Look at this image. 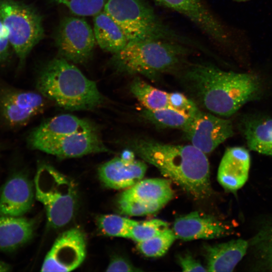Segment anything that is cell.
<instances>
[{
    "label": "cell",
    "instance_id": "cell-1",
    "mask_svg": "<svg viewBox=\"0 0 272 272\" xmlns=\"http://www.w3.org/2000/svg\"><path fill=\"white\" fill-rule=\"evenodd\" d=\"M182 80L196 105L222 116L236 112L261 89L256 75L224 71L208 62L187 66Z\"/></svg>",
    "mask_w": 272,
    "mask_h": 272
},
{
    "label": "cell",
    "instance_id": "cell-2",
    "mask_svg": "<svg viewBox=\"0 0 272 272\" xmlns=\"http://www.w3.org/2000/svg\"><path fill=\"white\" fill-rule=\"evenodd\" d=\"M132 148L144 161L156 167L192 197L202 199L211 195L208 158L192 145H173L144 139L134 141Z\"/></svg>",
    "mask_w": 272,
    "mask_h": 272
},
{
    "label": "cell",
    "instance_id": "cell-3",
    "mask_svg": "<svg viewBox=\"0 0 272 272\" xmlns=\"http://www.w3.org/2000/svg\"><path fill=\"white\" fill-rule=\"evenodd\" d=\"M36 87L43 96L71 110L93 109L105 100L95 82L62 57L43 65L38 72Z\"/></svg>",
    "mask_w": 272,
    "mask_h": 272
},
{
    "label": "cell",
    "instance_id": "cell-4",
    "mask_svg": "<svg viewBox=\"0 0 272 272\" xmlns=\"http://www.w3.org/2000/svg\"><path fill=\"white\" fill-rule=\"evenodd\" d=\"M189 45L173 41H128L113 54V66L119 72L153 79L181 66L191 53Z\"/></svg>",
    "mask_w": 272,
    "mask_h": 272
},
{
    "label": "cell",
    "instance_id": "cell-5",
    "mask_svg": "<svg viewBox=\"0 0 272 272\" xmlns=\"http://www.w3.org/2000/svg\"><path fill=\"white\" fill-rule=\"evenodd\" d=\"M103 11L118 25L128 41L164 40L189 46L193 44L167 26L145 0H107Z\"/></svg>",
    "mask_w": 272,
    "mask_h": 272
},
{
    "label": "cell",
    "instance_id": "cell-6",
    "mask_svg": "<svg viewBox=\"0 0 272 272\" xmlns=\"http://www.w3.org/2000/svg\"><path fill=\"white\" fill-rule=\"evenodd\" d=\"M0 18L21 67L44 36L42 16L34 7L22 1L0 0Z\"/></svg>",
    "mask_w": 272,
    "mask_h": 272
},
{
    "label": "cell",
    "instance_id": "cell-7",
    "mask_svg": "<svg viewBox=\"0 0 272 272\" xmlns=\"http://www.w3.org/2000/svg\"><path fill=\"white\" fill-rule=\"evenodd\" d=\"M35 196L44 206L49 225L59 228L72 219L77 203L74 185L53 167L42 164L35 177Z\"/></svg>",
    "mask_w": 272,
    "mask_h": 272
},
{
    "label": "cell",
    "instance_id": "cell-8",
    "mask_svg": "<svg viewBox=\"0 0 272 272\" xmlns=\"http://www.w3.org/2000/svg\"><path fill=\"white\" fill-rule=\"evenodd\" d=\"M54 39L61 57L77 64L90 60L96 42L94 31L87 22L75 17H66L61 20Z\"/></svg>",
    "mask_w": 272,
    "mask_h": 272
},
{
    "label": "cell",
    "instance_id": "cell-9",
    "mask_svg": "<svg viewBox=\"0 0 272 272\" xmlns=\"http://www.w3.org/2000/svg\"><path fill=\"white\" fill-rule=\"evenodd\" d=\"M86 255L83 232L73 228L62 233L55 240L43 262L41 271H70L78 268Z\"/></svg>",
    "mask_w": 272,
    "mask_h": 272
},
{
    "label": "cell",
    "instance_id": "cell-10",
    "mask_svg": "<svg viewBox=\"0 0 272 272\" xmlns=\"http://www.w3.org/2000/svg\"><path fill=\"white\" fill-rule=\"evenodd\" d=\"M160 5L184 16L217 44L228 46L231 38L226 26L203 0H154Z\"/></svg>",
    "mask_w": 272,
    "mask_h": 272
},
{
    "label": "cell",
    "instance_id": "cell-11",
    "mask_svg": "<svg viewBox=\"0 0 272 272\" xmlns=\"http://www.w3.org/2000/svg\"><path fill=\"white\" fill-rule=\"evenodd\" d=\"M184 131L191 145L206 154L234 134L231 121L200 110Z\"/></svg>",
    "mask_w": 272,
    "mask_h": 272
},
{
    "label": "cell",
    "instance_id": "cell-12",
    "mask_svg": "<svg viewBox=\"0 0 272 272\" xmlns=\"http://www.w3.org/2000/svg\"><path fill=\"white\" fill-rule=\"evenodd\" d=\"M29 146L33 149L63 158L109 151L97 128L75 132L57 139L37 142Z\"/></svg>",
    "mask_w": 272,
    "mask_h": 272
},
{
    "label": "cell",
    "instance_id": "cell-13",
    "mask_svg": "<svg viewBox=\"0 0 272 272\" xmlns=\"http://www.w3.org/2000/svg\"><path fill=\"white\" fill-rule=\"evenodd\" d=\"M44 106V99L39 93L10 88L0 90V114L10 127L25 124L41 111Z\"/></svg>",
    "mask_w": 272,
    "mask_h": 272
},
{
    "label": "cell",
    "instance_id": "cell-14",
    "mask_svg": "<svg viewBox=\"0 0 272 272\" xmlns=\"http://www.w3.org/2000/svg\"><path fill=\"white\" fill-rule=\"evenodd\" d=\"M172 230L176 239L184 241L217 238L230 232L228 227L221 221L198 212L177 218Z\"/></svg>",
    "mask_w": 272,
    "mask_h": 272
},
{
    "label": "cell",
    "instance_id": "cell-15",
    "mask_svg": "<svg viewBox=\"0 0 272 272\" xmlns=\"http://www.w3.org/2000/svg\"><path fill=\"white\" fill-rule=\"evenodd\" d=\"M147 169V165L142 161H126L119 157L101 165L98 175L103 185L108 188L127 189L143 179Z\"/></svg>",
    "mask_w": 272,
    "mask_h": 272
},
{
    "label": "cell",
    "instance_id": "cell-16",
    "mask_svg": "<svg viewBox=\"0 0 272 272\" xmlns=\"http://www.w3.org/2000/svg\"><path fill=\"white\" fill-rule=\"evenodd\" d=\"M34 192L30 180L16 174L4 185L0 194V216L22 217L31 208Z\"/></svg>",
    "mask_w": 272,
    "mask_h": 272
},
{
    "label": "cell",
    "instance_id": "cell-17",
    "mask_svg": "<svg viewBox=\"0 0 272 272\" xmlns=\"http://www.w3.org/2000/svg\"><path fill=\"white\" fill-rule=\"evenodd\" d=\"M250 166L249 152L241 147L227 149L218 171V180L225 189L235 191L241 188L248 178Z\"/></svg>",
    "mask_w": 272,
    "mask_h": 272
},
{
    "label": "cell",
    "instance_id": "cell-18",
    "mask_svg": "<svg viewBox=\"0 0 272 272\" xmlns=\"http://www.w3.org/2000/svg\"><path fill=\"white\" fill-rule=\"evenodd\" d=\"M88 120L70 114L54 117L41 123L32 130L28 137V144L57 139L79 131L96 129Z\"/></svg>",
    "mask_w": 272,
    "mask_h": 272
},
{
    "label": "cell",
    "instance_id": "cell-19",
    "mask_svg": "<svg viewBox=\"0 0 272 272\" xmlns=\"http://www.w3.org/2000/svg\"><path fill=\"white\" fill-rule=\"evenodd\" d=\"M248 241L231 240L205 248L208 271H232L246 253Z\"/></svg>",
    "mask_w": 272,
    "mask_h": 272
},
{
    "label": "cell",
    "instance_id": "cell-20",
    "mask_svg": "<svg viewBox=\"0 0 272 272\" xmlns=\"http://www.w3.org/2000/svg\"><path fill=\"white\" fill-rule=\"evenodd\" d=\"M35 224L22 217L0 216V250H15L32 237Z\"/></svg>",
    "mask_w": 272,
    "mask_h": 272
},
{
    "label": "cell",
    "instance_id": "cell-21",
    "mask_svg": "<svg viewBox=\"0 0 272 272\" xmlns=\"http://www.w3.org/2000/svg\"><path fill=\"white\" fill-rule=\"evenodd\" d=\"M173 195L170 180L150 178L141 180L126 189L119 198L146 202L167 203Z\"/></svg>",
    "mask_w": 272,
    "mask_h": 272
},
{
    "label": "cell",
    "instance_id": "cell-22",
    "mask_svg": "<svg viewBox=\"0 0 272 272\" xmlns=\"http://www.w3.org/2000/svg\"><path fill=\"white\" fill-rule=\"evenodd\" d=\"M94 16L93 31L100 47L113 54L122 49L128 40L118 25L104 11Z\"/></svg>",
    "mask_w": 272,
    "mask_h": 272
},
{
    "label": "cell",
    "instance_id": "cell-23",
    "mask_svg": "<svg viewBox=\"0 0 272 272\" xmlns=\"http://www.w3.org/2000/svg\"><path fill=\"white\" fill-rule=\"evenodd\" d=\"M244 134L250 150L272 156V118L249 122Z\"/></svg>",
    "mask_w": 272,
    "mask_h": 272
},
{
    "label": "cell",
    "instance_id": "cell-24",
    "mask_svg": "<svg viewBox=\"0 0 272 272\" xmlns=\"http://www.w3.org/2000/svg\"><path fill=\"white\" fill-rule=\"evenodd\" d=\"M130 91L145 109L153 110L170 108L169 93L158 89L139 78L132 82Z\"/></svg>",
    "mask_w": 272,
    "mask_h": 272
},
{
    "label": "cell",
    "instance_id": "cell-25",
    "mask_svg": "<svg viewBox=\"0 0 272 272\" xmlns=\"http://www.w3.org/2000/svg\"><path fill=\"white\" fill-rule=\"evenodd\" d=\"M145 117L154 124L163 127L186 130L193 117L171 108L157 110L145 109Z\"/></svg>",
    "mask_w": 272,
    "mask_h": 272
},
{
    "label": "cell",
    "instance_id": "cell-26",
    "mask_svg": "<svg viewBox=\"0 0 272 272\" xmlns=\"http://www.w3.org/2000/svg\"><path fill=\"white\" fill-rule=\"evenodd\" d=\"M176 239L173 230L168 228L151 238L138 242L137 248L146 256L158 257L167 252Z\"/></svg>",
    "mask_w": 272,
    "mask_h": 272
},
{
    "label": "cell",
    "instance_id": "cell-27",
    "mask_svg": "<svg viewBox=\"0 0 272 272\" xmlns=\"http://www.w3.org/2000/svg\"><path fill=\"white\" fill-rule=\"evenodd\" d=\"M134 220L114 214L103 215L97 219L100 232L110 237L128 238Z\"/></svg>",
    "mask_w": 272,
    "mask_h": 272
},
{
    "label": "cell",
    "instance_id": "cell-28",
    "mask_svg": "<svg viewBox=\"0 0 272 272\" xmlns=\"http://www.w3.org/2000/svg\"><path fill=\"white\" fill-rule=\"evenodd\" d=\"M169 228L166 222L159 219H152L139 222L134 221L131 225L128 238L137 243L151 238Z\"/></svg>",
    "mask_w": 272,
    "mask_h": 272
},
{
    "label": "cell",
    "instance_id": "cell-29",
    "mask_svg": "<svg viewBox=\"0 0 272 272\" xmlns=\"http://www.w3.org/2000/svg\"><path fill=\"white\" fill-rule=\"evenodd\" d=\"M66 7L72 13L80 16H95L103 9L107 0H49Z\"/></svg>",
    "mask_w": 272,
    "mask_h": 272
},
{
    "label": "cell",
    "instance_id": "cell-30",
    "mask_svg": "<svg viewBox=\"0 0 272 272\" xmlns=\"http://www.w3.org/2000/svg\"><path fill=\"white\" fill-rule=\"evenodd\" d=\"M166 203L163 202H146L119 198L118 208L122 214L132 216H142L155 213Z\"/></svg>",
    "mask_w": 272,
    "mask_h": 272
},
{
    "label": "cell",
    "instance_id": "cell-31",
    "mask_svg": "<svg viewBox=\"0 0 272 272\" xmlns=\"http://www.w3.org/2000/svg\"><path fill=\"white\" fill-rule=\"evenodd\" d=\"M260 259L272 270V225L260 232L253 240Z\"/></svg>",
    "mask_w": 272,
    "mask_h": 272
},
{
    "label": "cell",
    "instance_id": "cell-32",
    "mask_svg": "<svg viewBox=\"0 0 272 272\" xmlns=\"http://www.w3.org/2000/svg\"><path fill=\"white\" fill-rule=\"evenodd\" d=\"M170 107L193 117L199 111L196 103L178 92L169 93Z\"/></svg>",
    "mask_w": 272,
    "mask_h": 272
},
{
    "label": "cell",
    "instance_id": "cell-33",
    "mask_svg": "<svg viewBox=\"0 0 272 272\" xmlns=\"http://www.w3.org/2000/svg\"><path fill=\"white\" fill-rule=\"evenodd\" d=\"M106 271H140L141 270L134 266L129 261L120 256H114L106 269Z\"/></svg>",
    "mask_w": 272,
    "mask_h": 272
},
{
    "label": "cell",
    "instance_id": "cell-34",
    "mask_svg": "<svg viewBox=\"0 0 272 272\" xmlns=\"http://www.w3.org/2000/svg\"><path fill=\"white\" fill-rule=\"evenodd\" d=\"M178 261L183 271H207V269L190 254L186 253L178 256Z\"/></svg>",
    "mask_w": 272,
    "mask_h": 272
},
{
    "label": "cell",
    "instance_id": "cell-35",
    "mask_svg": "<svg viewBox=\"0 0 272 272\" xmlns=\"http://www.w3.org/2000/svg\"><path fill=\"white\" fill-rule=\"evenodd\" d=\"M11 48L5 29L0 18V64L6 62L9 59Z\"/></svg>",
    "mask_w": 272,
    "mask_h": 272
},
{
    "label": "cell",
    "instance_id": "cell-36",
    "mask_svg": "<svg viewBox=\"0 0 272 272\" xmlns=\"http://www.w3.org/2000/svg\"><path fill=\"white\" fill-rule=\"evenodd\" d=\"M120 157L124 160L129 161L135 160L134 152L128 150L123 151Z\"/></svg>",
    "mask_w": 272,
    "mask_h": 272
},
{
    "label": "cell",
    "instance_id": "cell-37",
    "mask_svg": "<svg viewBox=\"0 0 272 272\" xmlns=\"http://www.w3.org/2000/svg\"><path fill=\"white\" fill-rule=\"evenodd\" d=\"M10 268L9 265L4 262H0V272L9 271Z\"/></svg>",
    "mask_w": 272,
    "mask_h": 272
}]
</instances>
